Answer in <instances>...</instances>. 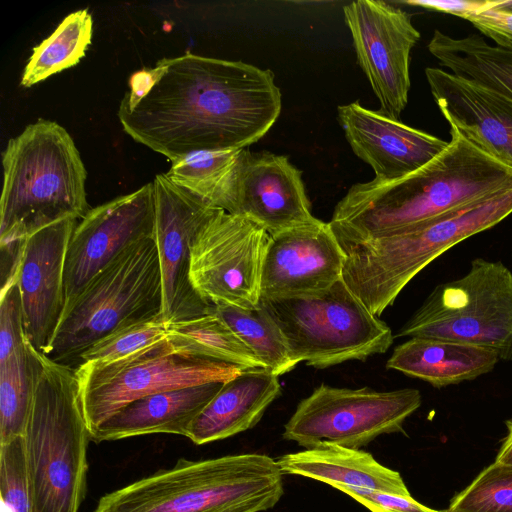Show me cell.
Masks as SVG:
<instances>
[{"label":"cell","instance_id":"6da1fadb","mask_svg":"<svg viewBox=\"0 0 512 512\" xmlns=\"http://www.w3.org/2000/svg\"><path fill=\"white\" fill-rule=\"evenodd\" d=\"M281 107L271 70L188 53L133 73L118 117L132 139L172 161L244 149L270 130Z\"/></svg>","mask_w":512,"mask_h":512},{"label":"cell","instance_id":"7a4b0ae2","mask_svg":"<svg viewBox=\"0 0 512 512\" xmlns=\"http://www.w3.org/2000/svg\"><path fill=\"white\" fill-rule=\"evenodd\" d=\"M446 149L397 180L354 184L329 222L341 246L390 235L512 186V169L450 128Z\"/></svg>","mask_w":512,"mask_h":512},{"label":"cell","instance_id":"3957f363","mask_svg":"<svg viewBox=\"0 0 512 512\" xmlns=\"http://www.w3.org/2000/svg\"><path fill=\"white\" fill-rule=\"evenodd\" d=\"M2 164L0 246L21 243L90 210L85 166L72 137L58 123L38 119L28 125L9 140Z\"/></svg>","mask_w":512,"mask_h":512},{"label":"cell","instance_id":"277c9868","mask_svg":"<svg viewBox=\"0 0 512 512\" xmlns=\"http://www.w3.org/2000/svg\"><path fill=\"white\" fill-rule=\"evenodd\" d=\"M283 494V473L270 456L180 458L104 494L92 512H262Z\"/></svg>","mask_w":512,"mask_h":512},{"label":"cell","instance_id":"5b68a950","mask_svg":"<svg viewBox=\"0 0 512 512\" xmlns=\"http://www.w3.org/2000/svg\"><path fill=\"white\" fill-rule=\"evenodd\" d=\"M42 362L22 435L32 512H78L91 433L75 369L44 354Z\"/></svg>","mask_w":512,"mask_h":512},{"label":"cell","instance_id":"8992f818","mask_svg":"<svg viewBox=\"0 0 512 512\" xmlns=\"http://www.w3.org/2000/svg\"><path fill=\"white\" fill-rule=\"evenodd\" d=\"M511 213L512 186L406 230L343 246L342 278L366 308L379 316L428 264Z\"/></svg>","mask_w":512,"mask_h":512},{"label":"cell","instance_id":"52a82bcc","mask_svg":"<svg viewBox=\"0 0 512 512\" xmlns=\"http://www.w3.org/2000/svg\"><path fill=\"white\" fill-rule=\"evenodd\" d=\"M155 238L136 242L94 276L64 309L44 355L76 369L80 355L117 329L162 314Z\"/></svg>","mask_w":512,"mask_h":512},{"label":"cell","instance_id":"ba28073f","mask_svg":"<svg viewBox=\"0 0 512 512\" xmlns=\"http://www.w3.org/2000/svg\"><path fill=\"white\" fill-rule=\"evenodd\" d=\"M284 336L293 359L315 368L385 353L390 327L371 313L343 278L318 292L261 298L259 304Z\"/></svg>","mask_w":512,"mask_h":512},{"label":"cell","instance_id":"9c48e42d","mask_svg":"<svg viewBox=\"0 0 512 512\" xmlns=\"http://www.w3.org/2000/svg\"><path fill=\"white\" fill-rule=\"evenodd\" d=\"M396 337L447 339L512 360V272L474 259L464 276L436 286Z\"/></svg>","mask_w":512,"mask_h":512},{"label":"cell","instance_id":"30bf717a","mask_svg":"<svg viewBox=\"0 0 512 512\" xmlns=\"http://www.w3.org/2000/svg\"><path fill=\"white\" fill-rule=\"evenodd\" d=\"M239 366L179 354L168 339L110 363H82L75 373L90 433L127 404L147 395L227 382Z\"/></svg>","mask_w":512,"mask_h":512},{"label":"cell","instance_id":"8fae6325","mask_svg":"<svg viewBox=\"0 0 512 512\" xmlns=\"http://www.w3.org/2000/svg\"><path fill=\"white\" fill-rule=\"evenodd\" d=\"M421 402L412 388L382 392L321 384L299 402L283 438L306 449L323 444L360 449L380 435L403 431Z\"/></svg>","mask_w":512,"mask_h":512},{"label":"cell","instance_id":"7c38bea8","mask_svg":"<svg viewBox=\"0 0 512 512\" xmlns=\"http://www.w3.org/2000/svg\"><path fill=\"white\" fill-rule=\"evenodd\" d=\"M269 238L247 217L216 209L192 243L189 281L194 291L212 306L257 308Z\"/></svg>","mask_w":512,"mask_h":512},{"label":"cell","instance_id":"4fadbf2b","mask_svg":"<svg viewBox=\"0 0 512 512\" xmlns=\"http://www.w3.org/2000/svg\"><path fill=\"white\" fill-rule=\"evenodd\" d=\"M343 12L379 112L399 120L408 102L411 50L420 39L411 15L381 0L354 1Z\"/></svg>","mask_w":512,"mask_h":512},{"label":"cell","instance_id":"5bb4252c","mask_svg":"<svg viewBox=\"0 0 512 512\" xmlns=\"http://www.w3.org/2000/svg\"><path fill=\"white\" fill-rule=\"evenodd\" d=\"M155 241L162 276V316L166 323L213 312L189 281L193 240L218 208L174 184L166 174L153 180Z\"/></svg>","mask_w":512,"mask_h":512},{"label":"cell","instance_id":"9a60e30c","mask_svg":"<svg viewBox=\"0 0 512 512\" xmlns=\"http://www.w3.org/2000/svg\"><path fill=\"white\" fill-rule=\"evenodd\" d=\"M155 238L153 183L91 208L72 233L65 259V307L126 248Z\"/></svg>","mask_w":512,"mask_h":512},{"label":"cell","instance_id":"2e32d148","mask_svg":"<svg viewBox=\"0 0 512 512\" xmlns=\"http://www.w3.org/2000/svg\"><path fill=\"white\" fill-rule=\"evenodd\" d=\"M77 219L49 225L24 240L15 274L22 304L25 336L44 354L66 305L64 268Z\"/></svg>","mask_w":512,"mask_h":512},{"label":"cell","instance_id":"e0dca14e","mask_svg":"<svg viewBox=\"0 0 512 512\" xmlns=\"http://www.w3.org/2000/svg\"><path fill=\"white\" fill-rule=\"evenodd\" d=\"M346 254L329 222L270 235L262 267L261 298L325 290L342 278Z\"/></svg>","mask_w":512,"mask_h":512},{"label":"cell","instance_id":"ac0fdd59","mask_svg":"<svg viewBox=\"0 0 512 512\" xmlns=\"http://www.w3.org/2000/svg\"><path fill=\"white\" fill-rule=\"evenodd\" d=\"M339 122L356 156L371 166L375 178H403L437 157L448 142L352 102L338 107Z\"/></svg>","mask_w":512,"mask_h":512},{"label":"cell","instance_id":"d6986e66","mask_svg":"<svg viewBox=\"0 0 512 512\" xmlns=\"http://www.w3.org/2000/svg\"><path fill=\"white\" fill-rule=\"evenodd\" d=\"M425 76L450 128L512 169V100L440 68L427 67Z\"/></svg>","mask_w":512,"mask_h":512},{"label":"cell","instance_id":"ffe728a7","mask_svg":"<svg viewBox=\"0 0 512 512\" xmlns=\"http://www.w3.org/2000/svg\"><path fill=\"white\" fill-rule=\"evenodd\" d=\"M269 235L314 222L302 173L286 156L244 149L238 176L236 213Z\"/></svg>","mask_w":512,"mask_h":512},{"label":"cell","instance_id":"44dd1931","mask_svg":"<svg viewBox=\"0 0 512 512\" xmlns=\"http://www.w3.org/2000/svg\"><path fill=\"white\" fill-rule=\"evenodd\" d=\"M222 385L223 382H210L139 398L93 430L91 440L100 443L150 434L186 437L192 421Z\"/></svg>","mask_w":512,"mask_h":512},{"label":"cell","instance_id":"7402d4cb","mask_svg":"<svg viewBox=\"0 0 512 512\" xmlns=\"http://www.w3.org/2000/svg\"><path fill=\"white\" fill-rule=\"evenodd\" d=\"M278 377L266 368H252L223 383L192 421L186 438L203 445L253 428L281 394Z\"/></svg>","mask_w":512,"mask_h":512},{"label":"cell","instance_id":"603a6c76","mask_svg":"<svg viewBox=\"0 0 512 512\" xmlns=\"http://www.w3.org/2000/svg\"><path fill=\"white\" fill-rule=\"evenodd\" d=\"M283 474L400 495H411L399 472L380 464L372 454L336 444L285 454L276 460Z\"/></svg>","mask_w":512,"mask_h":512},{"label":"cell","instance_id":"cb8c5ba5","mask_svg":"<svg viewBox=\"0 0 512 512\" xmlns=\"http://www.w3.org/2000/svg\"><path fill=\"white\" fill-rule=\"evenodd\" d=\"M499 360L495 352L482 347L415 337L398 345L386 366L434 387H444L489 373Z\"/></svg>","mask_w":512,"mask_h":512},{"label":"cell","instance_id":"d4e9b609","mask_svg":"<svg viewBox=\"0 0 512 512\" xmlns=\"http://www.w3.org/2000/svg\"><path fill=\"white\" fill-rule=\"evenodd\" d=\"M427 48L451 73L512 100V51L492 46L477 34L453 38L439 30Z\"/></svg>","mask_w":512,"mask_h":512},{"label":"cell","instance_id":"484cf974","mask_svg":"<svg viewBox=\"0 0 512 512\" xmlns=\"http://www.w3.org/2000/svg\"><path fill=\"white\" fill-rule=\"evenodd\" d=\"M244 149L200 150L179 156L171 161L166 176L209 205L235 214Z\"/></svg>","mask_w":512,"mask_h":512},{"label":"cell","instance_id":"4316f807","mask_svg":"<svg viewBox=\"0 0 512 512\" xmlns=\"http://www.w3.org/2000/svg\"><path fill=\"white\" fill-rule=\"evenodd\" d=\"M167 339L173 351L179 354L244 369L264 368L252 350L214 310L205 315L167 323Z\"/></svg>","mask_w":512,"mask_h":512},{"label":"cell","instance_id":"83f0119b","mask_svg":"<svg viewBox=\"0 0 512 512\" xmlns=\"http://www.w3.org/2000/svg\"><path fill=\"white\" fill-rule=\"evenodd\" d=\"M42 367V353L28 340L0 363V444L23 435Z\"/></svg>","mask_w":512,"mask_h":512},{"label":"cell","instance_id":"f1b7e54d","mask_svg":"<svg viewBox=\"0 0 512 512\" xmlns=\"http://www.w3.org/2000/svg\"><path fill=\"white\" fill-rule=\"evenodd\" d=\"M92 28L87 9L67 15L49 37L33 48L20 84L30 87L78 64L91 43Z\"/></svg>","mask_w":512,"mask_h":512},{"label":"cell","instance_id":"f546056e","mask_svg":"<svg viewBox=\"0 0 512 512\" xmlns=\"http://www.w3.org/2000/svg\"><path fill=\"white\" fill-rule=\"evenodd\" d=\"M214 312L252 350L264 368L275 375L290 372L298 364L279 327L260 305L251 310L219 305L214 306Z\"/></svg>","mask_w":512,"mask_h":512},{"label":"cell","instance_id":"4dcf8cb0","mask_svg":"<svg viewBox=\"0 0 512 512\" xmlns=\"http://www.w3.org/2000/svg\"><path fill=\"white\" fill-rule=\"evenodd\" d=\"M445 512H512V467L491 463L451 499Z\"/></svg>","mask_w":512,"mask_h":512},{"label":"cell","instance_id":"1f68e13d","mask_svg":"<svg viewBox=\"0 0 512 512\" xmlns=\"http://www.w3.org/2000/svg\"><path fill=\"white\" fill-rule=\"evenodd\" d=\"M167 339V323L162 314L117 329L84 351L82 363H110ZM77 366V367H78Z\"/></svg>","mask_w":512,"mask_h":512},{"label":"cell","instance_id":"d6a6232c","mask_svg":"<svg viewBox=\"0 0 512 512\" xmlns=\"http://www.w3.org/2000/svg\"><path fill=\"white\" fill-rule=\"evenodd\" d=\"M0 497L2 512H32L22 436L0 444Z\"/></svg>","mask_w":512,"mask_h":512},{"label":"cell","instance_id":"836d02e7","mask_svg":"<svg viewBox=\"0 0 512 512\" xmlns=\"http://www.w3.org/2000/svg\"><path fill=\"white\" fill-rule=\"evenodd\" d=\"M20 292L15 279L1 288L0 363L26 344Z\"/></svg>","mask_w":512,"mask_h":512},{"label":"cell","instance_id":"e575fe53","mask_svg":"<svg viewBox=\"0 0 512 512\" xmlns=\"http://www.w3.org/2000/svg\"><path fill=\"white\" fill-rule=\"evenodd\" d=\"M335 488L368 508L371 512H445L421 504L411 495H400L344 484H332Z\"/></svg>","mask_w":512,"mask_h":512},{"label":"cell","instance_id":"d590c367","mask_svg":"<svg viewBox=\"0 0 512 512\" xmlns=\"http://www.w3.org/2000/svg\"><path fill=\"white\" fill-rule=\"evenodd\" d=\"M473 26L496 43V46L512 51V13L495 8L471 17Z\"/></svg>","mask_w":512,"mask_h":512},{"label":"cell","instance_id":"8d00e7d4","mask_svg":"<svg viewBox=\"0 0 512 512\" xmlns=\"http://www.w3.org/2000/svg\"><path fill=\"white\" fill-rule=\"evenodd\" d=\"M403 3L448 13L469 20L478 13L494 8L497 0H413Z\"/></svg>","mask_w":512,"mask_h":512},{"label":"cell","instance_id":"74e56055","mask_svg":"<svg viewBox=\"0 0 512 512\" xmlns=\"http://www.w3.org/2000/svg\"><path fill=\"white\" fill-rule=\"evenodd\" d=\"M507 435L497 453L495 461L512 467V419L506 422Z\"/></svg>","mask_w":512,"mask_h":512},{"label":"cell","instance_id":"f35d334b","mask_svg":"<svg viewBox=\"0 0 512 512\" xmlns=\"http://www.w3.org/2000/svg\"><path fill=\"white\" fill-rule=\"evenodd\" d=\"M494 8L512 13V0H497V4Z\"/></svg>","mask_w":512,"mask_h":512},{"label":"cell","instance_id":"ab89813d","mask_svg":"<svg viewBox=\"0 0 512 512\" xmlns=\"http://www.w3.org/2000/svg\"><path fill=\"white\" fill-rule=\"evenodd\" d=\"M445 511V510H444Z\"/></svg>","mask_w":512,"mask_h":512}]
</instances>
